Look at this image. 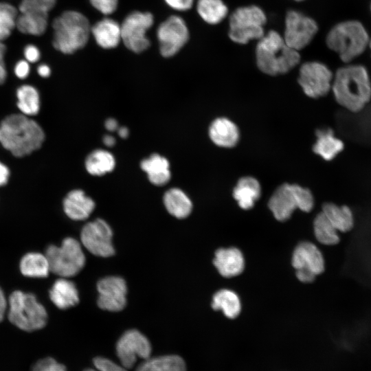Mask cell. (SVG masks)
Instances as JSON below:
<instances>
[{
    "label": "cell",
    "mask_w": 371,
    "mask_h": 371,
    "mask_svg": "<svg viewBox=\"0 0 371 371\" xmlns=\"http://www.w3.org/2000/svg\"><path fill=\"white\" fill-rule=\"evenodd\" d=\"M331 90L336 102L345 109L357 113L371 100V81L366 68L348 65L333 76Z\"/></svg>",
    "instance_id": "6da1fadb"
},
{
    "label": "cell",
    "mask_w": 371,
    "mask_h": 371,
    "mask_svg": "<svg viewBox=\"0 0 371 371\" xmlns=\"http://www.w3.org/2000/svg\"><path fill=\"white\" fill-rule=\"evenodd\" d=\"M44 139L40 125L24 115H10L0 124V143L15 157H23L38 150Z\"/></svg>",
    "instance_id": "7a4b0ae2"
},
{
    "label": "cell",
    "mask_w": 371,
    "mask_h": 371,
    "mask_svg": "<svg viewBox=\"0 0 371 371\" xmlns=\"http://www.w3.org/2000/svg\"><path fill=\"white\" fill-rule=\"evenodd\" d=\"M256 60L262 72L278 76L289 72L297 65L300 56L277 32L271 30L259 39L256 48Z\"/></svg>",
    "instance_id": "3957f363"
},
{
    "label": "cell",
    "mask_w": 371,
    "mask_h": 371,
    "mask_svg": "<svg viewBox=\"0 0 371 371\" xmlns=\"http://www.w3.org/2000/svg\"><path fill=\"white\" fill-rule=\"evenodd\" d=\"M54 48L66 54H73L87 43L91 33L89 20L77 11H65L52 23Z\"/></svg>",
    "instance_id": "277c9868"
},
{
    "label": "cell",
    "mask_w": 371,
    "mask_h": 371,
    "mask_svg": "<svg viewBox=\"0 0 371 371\" xmlns=\"http://www.w3.org/2000/svg\"><path fill=\"white\" fill-rule=\"evenodd\" d=\"M368 34L358 21L341 22L328 33L326 45L336 52L345 63H349L359 56L369 44Z\"/></svg>",
    "instance_id": "5b68a950"
},
{
    "label": "cell",
    "mask_w": 371,
    "mask_h": 371,
    "mask_svg": "<svg viewBox=\"0 0 371 371\" xmlns=\"http://www.w3.org/2000/svg\"><path fill=\"white\" fill-rule=\"evenodd\" d=\"M8 317L14 326L28 332L43 328L47 321V311L36 296L21 291L10 295Z\"/></svg>",
    "instance_id": "8992f818"
},
{
    "label": "cell",
    "mask_w": 371,
    "mask_h": 371,
    "mask_svg": "<svg viewBox=\"0 0 371 371\" xmlns=\"http://www.w3.org/2000/svg\"><path fill=\"white\" fill-rule=\"evenodd\" d=\"M268 206L275 218L285 221L295 210L309 212L314 206V198L309 189L295 183H283L271 196Z\"/></svg>",
    "instance_id": "52a82bcc"
},
{
    "label": "cell",
    "mask_w": 371,
    "mask_h": 371,
    "mask_svg": "<svg viewBox=\"0 0 371 371\" xmlns=\"http://www.w3.org/2000/svg\"><path fill=\"white\" fill-rule=\"evenodd\" d=\"M266 16L256 5L240 7L229 17L228 35L234 43L246 44L253 39H260L264 35Z\"/></svg>",
    "instance_id": "ba28073f"
},
{
    "label": "cell",
    "mask_w": 371,
    "mask_h": 371,
    "mask_svg": "<svg viewBox=\"0 0 371 371\" xmlns=\"http://www.w3.org/2000/svg\"><path fill=\"white\" fill-rule=\"evenodd\" d=\"M45 255L50 271L62 278L76 275L85 264V256L80 244L71 237L65 238L60 246L49 245Z\"/></svg>",
    "instance_id": "9c48e42d"
},
{
    "label": "cell",
    "mask_w": 371,
    "mask_h": 371,
    "mask_svg": "<svg viewBox=\"0 0 371 371\" xmlns=\"http://www.w3.org/2000/svg\"><path fill=\"white\" fill-rule=\"evenodd\" d=\"M153 24V16L150 12L135 11L123 21L121 27V40L131 51L140 53L150 46L146 32Z\"/></svg>",
    "instance_id": "30bf717a"
},
{
    "label": "cell",
    "mask_w": 371,
    "mask_h": 371,
    "mask_svg": "<svg viewBox=\"0 0 371 371\" xmlns=\"http://www.w3.org/2000/svg\"><path fill=\"white\" fill-rule=\"evenodd\" d=\"M333 80V74L326 65L311 61L302 65L297 81L308 97L318 98L331 90Z\"/></svg>",
    "instance_id": "8fae6325"
},
{
    "label": "cell",
    "mask_w": 371,
    "mask_h": 371,
    "mask_svg": "<svg viewBox=\"0 0 371 371\" xmlns=\"http://www.w3.org/2000/svg\"><path fill=\"white\" fill-rule=\"evenodd\" d=\"M297 278L304 283L315 280L324 271V259L315 245L304 241L295 248L291 260Z\"/></svg>",
    "instance_id": "7c38bea8"
},
{
    "label": "cell",
    "mask_w": 371,
    "mask_h": 371,
    "mask_svg": "<svg viewBox=\"0 0 371 371\" xmlns=\"http://www.w3.org/2000/svg\"><path fill=\"white\" fill-rule=\"evenodd\" d=\"M317 30V25L313 19L291 10L286 16L283 38L289 47L299 51L310 43Z\"/></svg>",
    "instance_id": "4fadbf2b"
},
{
    "label": "cell",
    "mask_w": 371,
    "mask_h": 371,
    "mask_svg": "<svg viewBox=\"0 0 371 371\" xmlns=\"http://www.w3.org/2000/svg\"><path fill=\"white\" fill-rule=\"evenodd\" d=\"M112 237L110 226L100 218L87 223L80 234L83 246L91 254L100 257H109L115 254Z\"/></svg>",
    "instance_id": "5bb4252c"
},
{
    "label": "cell",
    "mask_w": 371,
    "mask_h": 371,
    "mask_svg": "<svg viewBox=\"0 0 371 371\" xmlns=\"http://www.w3.org/2000/svg\"><path fill=\"white\" fill-rule=\"evenodd\" d=\"M157 38L161 54L164 57L175 55L187 43L189 32L184 20L171 16L157 28Z\"/></svg>",
    "instance_id": "9a60e30c"
},
{
    "label": "cell",
    "mask_w": 371,
    "mask_h": 371,
    "mask_svg": "<svg viewBox=\"0 0 371 371\" xmlns=\"http://www.w3.org/2000/svg\"><path fill=\"white\" fill-rule=\"evenodd\" d=\"M150 354L151 345L149 340L135 329L126 331L116 344V355L121 365L125 368H132L138 357L148 359Z\"/></svg>",
    "instance_id": "2e32d148"
},
{
    "label": "cell",
    "mask_w": 371,
    "mask_h": 371,
    "mask_svg": "<svg viewBox=\"0 0 371 371\" xmlns=\"http://www.w3.org/2000/svg\"><path fill=\"white\" fill-rule=\"evenodd\" d=\"M98 305L105 311H120L126 304L127 286L125 280L118 276L100 280L97 284Z\"/></svg>",
    "instance_id": "e0dca14e"
},
{
    "label": "cell",
    "mask_w": 371,
    "mask_h": 371,
    "mask_svg": "<svg viewBox=\"0 0 371 371\" xmlns=\"http://www.w3.org/2000/svg\"><path fill=\"white\" fill-rule=\"evenodd\" d=\"M19 10L16 27L21 33L34 36L45 33L48 24L47 12L36 8L30 0H22Z\"/></svg>",
    "instance_id": "ac0fdd59"
},
{
    "label": "cell",
    "mask_w": 371,
    "mask_h": 371,
    "mask_svg": "<svg viewBox=\"0 0 371 371\" xmlns=\"http://www.w3.org/2000/svg\"><path fill=\"white\" fill-rule=\"evenodd\" d=\"M213 263L218 273L225 278H232L240 274L245 267L243 254L236 247L217 249Z\"/></svg>",
    "instance_id": "d6986e66"
},
{
    "label": "cell",
    "mask_w": 371,
    "mask_h": 371,
    "mask_svg": "<svg viewBox=\"0 0 371 371\" xmlns=\"http://www.w3.org/2000/svg\"><path fill=\"white\" fill-rule=\"evenodd\" d=\"M208 134L211 141L222 148L234 147L240 138L237 125L224 117L216 118L212 121L209 127Z\"/></svg>",
    "instance_id": "ffe728a7"
},
{
    "label": "cell",
    "mask_w": 371,
    "mask_h": 371,
    "mask_svg": "<svg viewBox=\"0 0 371 371\" xmlns=\"http://www.w3.org/2000/svg\"><path fill=\"white\" fill-rule=\"evenodd\" d=\"M95 208L94 201L81 190L69 192L63 201V210L71 219H87Z\"/></svg>",
    "instance_id": "44dd1931"
},
{
    "label": "cell",
    "mask_w": 371,
    "mask_h": 371,
    "mask_svg": "<svg viewBox=\"0 0 371 371\" xmlns=\"http://www.w3.org/2000/svg\"><path fill=\"white\" fill-rule=\"evenodd\" d=\"M261 194L259 181L251 176L240 178L233 189L232 195L241 209L249 210Z\"/></svg>",
    "instance_id": "7402d4cb"
},
{
    "label": "cell",
    "mask_w": 371,
    "mask_h": 371,
    "mask_svg": "<svg viewBox=\"0 0 371 371\" xmlns=\"http://www.w3.org/2000/svg\"><path fill=\"white\" fill-rule=\"evenodd\" d=\"M313 152L326 161L333 160L344 147L343 142L337 138L330 128L317 129Z\"/></svg>",
    "instance_id": "603a6c76"
},
{
    "label": "cell",
    "mask_w": 371,
    "mask_h": 371,
    "mask_svg": "<svg viewBox=\"0 0 371 371\" xmlns=\"http://www.w3.org/2000/svg\"><path fill=\"white\" fill-rule=\"evenodd\" d=\"M97 44L102 48H114L121 40V27L119 23L109 18L98 21L91 27Z\"/></svg>",
    "instance_id": "cb8c5ba5"
},
{
    "label": "cell",
    "mask_w": 371,
    "mask_h": 371,
    "mask_svg": "<svg viewBox=\"0 0 371 371\" xmlns=\"http://www.w3.org/2000/svg\"><path fill=\"white\" fill-rule=\"evenodd\" d=\"M49 297L54 304L60 309H67L79 302L78 292L75 284L63 278L57 280L49 290Z\"/></svg>",
    "instance_id": "d4e9b609"
},
{
    "label": "cell",
    "mask_w": 371,
    "mask_h": 371,
    "mask_svg": "<svg viewBox=\"0 0 371 371\" xmlns=\"http://www.w3.org/2000/svg\"><path fill=\"white\" fill-rule=\"evenodd\" d=\"M140 166L147 173L149 181L155 186H164L170 179V164L167 159L158 154L144 159Z\"/></svg>",
    "instance_id": "484cf974"
},
{
    "label": "cell",
    "mask_w": 371,
    "mask_h": 371,
    "mask_svg": "<svg viewBox=\"0 0 371 371\" xmlns=\"http://www.w3.org/2000/svg\"><path fill=\"white\" fill-rule=\"evenodd\" d=\"M164 203L170 214L177 218H184L190 215L192 203L186 194L179 188H171L164 196Z\"/></svg>",
    "instance_id": "4316f807"
},
{
    "label": "cell",
    "mask_w": 371,
    "mask_h": 371,
    "mask_svg": "<svg viewBox=\"0 0 371 371\" xmlns=\"http://www.w3.org/2000/svg\"><path fill=\"white\" fill-rule=\"evenodd\" d=\"M322 212L337 231L347 232L354 226V218L351 210L347 205L339 206L333 203H325Z\"/></svg>",
    "instance_id": "83f0119b"
},
{
    "label": "cell",
    "mask_w": 371,
    "mask_h": 371,
    "mask_svg": "<svg viewBox=\"0 0 371 371\" xmlns=\"http://www.w3.org/2000/svg\"><path fill=\"white\" fill-rule=\"evenodd\" d=\"M212 308L221 310L227 318H236L241 311V303L238 295L229 289H221L212 297Z\"/></svg>",
    "instance_id": "f1b7e54d"
},
{
    "label": "cell",
    "mask_w": 371,
    "mask_h": 371,
    "mask_svg": "<svg viewBox=\"0 0 371 371\" xmlns=\"http://www.w3.org/2000/svg\"><path fill=\"white\" fill-rule=\"evenodd\" d=\"M19 268L21 273L29 278H45L50 271L47 257L38 252L26 254L20 261Z\"/></svg>",
    "instance_id": "f546056e"
},
{
    "label": "cell",
    "mask_w": 371,
    "mask_h": 371,
    "mask_svg": "<svg viewBox=\"0 0 371 371\" xmlns=\"http://www.w3.org/2000/svg\"><path fill=\"white\" fill-rule=\"evenodd\" d=\"M115 166L114 157L104 150H95L85 160V167L91 175L101 176L111 172Z\"/></svg>",
    "instance_id": "4dcf8cb0"
},
{
    "label": "cell",
    "mask_w": 371,
    "mask_h": 371,
    "mask_svg": "<svg viewBox=\"0 0 371 371\" xmlns=\"http://www.w3.org/2000/svg\"><path fill=\"white\" fill-rule=\"evenodd\" d=\"M197 12L205 22L216 24L227 16L228 9L222 0H199Z\"/></svg>",
    "instance_id": "1f68e13d"
},
{
    "label": "cell",
    "mask_w": 371,
    "mask_h": 371,
    "mask_svg": "<svg viewBox=\"0 0 371 371\" xmlns=\"http://www.w3.org/2000/svg\"><path fill=\"white\" fill-rule=\"evenodd\" d=\"M313 229L316 239L325 245H335L340 239L337 230L321 211L313 221Z\"/></svg>",
    "instance_id": "d6a6232c"
},
{
    "label": "cell",
    "mask_w": 371,
    "mask_h": 371,
    "mask_svg": "<svg viewBox=\"0 0 371 371\" xmlns=\"http://www.w3.org/2000/svg\"><path fill=\"white\" fill-rule=\"evenodd\" d=\"M17 106L26 115L38 113L40 109V98L37 90L30 85H23L17 90Z\"/></svg>",
    "instance_id": "836d02e7"
},
{
    "label": "cell",
    "mask_w": 371,
    "mask_h": 371,
    "mask_svg": "<svg viewBox=\"0 0 371 371\" xmlns=\"http://www.w3.org/2000/svg\"><path fill=\"white\" fill-rule=\"evenodd\" d=\"M18 11L12 4L0 2V41L8 38L16 27Z\"/></svg>",
    "instance_id": "e575fe53"
},
{
    "label": "cell",
    "mask_w": 371,
    "mask_h": 371,
    "mask_svg": "<svg viewBox=\"0 0 371 371\" xmlns=\"http://www.w3.org/2000/svg\"><path fill=\"white\" fill-rule=\"evenodd\" d=\"M157 371H186V365L182 357L168 355L146 359Z\"/></svg>",
    "instance_id": "d590c367"
},
{
    "label": "cell",
    "mask_w": 371,
    "mask_h": 371,
    "mask_svg": "<svg viewBox=\"0 0 371 371\" xmlns=\"http://www.w3.org/2000/svg\"><path fill=\"white\" fill-rule=\"evenodd\" d=\"M32 371H67L63 364L51 357L38 361L33 366Z\"/></svg>",
    "instance_id": "8d00e7d4"
},
{
    "label": "cell",
    "mask_w": 371,
    "mask_h": 371,
    "mask_svg": "<svg viewBox=\"0 0 371 371\" xmlns=\"http://www.w3.org/2000/svg\"><path fill=\"white\" fill-rule=\"evenodd\" d=\"M93 365L98 371H126L122 366L103 357L94 358Z\"/></svg>",
    "instance_id": "74e56055"
},
{
    "label": "cell",
    "mask_w": 371,
    "mask_h": 371,
    "mask_svg": "<svg viewBox=\"0 0 371 371\" xmlns=\"http://www.w3.org/2000/svg\"><path fill=\"white\" fill-rule=\"evenodd\" d=\"M91 5L104 14H110L115 11L118 0H89Z\"/></svg>",
    "instance_id": "f35d334b"
},
{
    "label": "cell",
    "mask_w": 371,
    "mask_h": 371,
    "mask_svg": "<svg viewBox=\"0 0 371 371\" xmlns=\"http://www.w3.org/2000/svg\"><path fill=\"white\" fill-rule=\"evenodd\" d=\"M24 56L27 62L35 63L40 58L39 49L34 45H27L24 48Z\"/></svg>",
    "instance_id": "ab89813d"
},
{
    "label": "cell",
    "mask_w": 371,
    "mask_h": 371,
    "mask_svg": "<svg viewBox=\"0 0 371 371\" xmlns=\"http://www.w3.org/2000/svg\"><path fill=\"white\" fill-rule=\"evenodd\" d=\"M165 1L171 8L180 11L189 10L193 4V0H165Z\"/></svg>",
    "instance_id": "60d3db41"
},
{
    "label": "cell",
    "mask_w": 371,
    "mask_h": 371,
    "mask_svg": "<svg viewBox=\"0 0 371 371\" xmlns=\"http://www.w3.org/2000/svg\"><path fill=\"white\" fill-rule=\"evenodd\" d=\"M30 69V65L27 61L20 60L15 65L14 74L18 78L23 79L29 75Z\"/></svg>",
    "instance_id": "b9f144b4"
},
{
    "label": "cell",
    "mask_w": 371,
    "mask_h": 371,
    "mask_svg": "<svg viewBox=\"0 0 371 371\" xmlns=\"http://www.w3.org/2000/svg\"><path fill=\"white\" fill-rule=\"evenodd\" d=\"M36 8L49 12L55 6L56 0H30Z\"/></svg>",
    "instance_id": "7bdbcfd3"
},
{
    "label": "cell",
    "mask_w": 371,
    "mask_h": 371,
    "mask_svg": "<svg viewBox=\"0 0 371 371\" xmlns=\"http://www.w3.org/2000/svg\"><path fill=\"white\" fill-rule=\"evenodd\" d=\"M6 51L5 45L0 41V85L3 84L6 78V69L4 63V55Z\"/></svg>",
    "instance_id": "ee69618b"
},
{
    "label": "cell",
    "mask_w": 371,
    "mask_h": 371,
    "mask_svg": "<svg viewBox=\"0 0 371 371\" xmlns=\"http://www.w3.org/2000/svg\"><path fill=\"white\" fill-rule=\"evenodd\" d=\"M9 175L10 172L8 167L0 162V187L7 183Z\"/></svg>",
    "instance_id": "f6af8a7d"
},
{
    "label": "cell",
    "mask_w": 371,
    "mask_h": 371,
    "mask_svg": "<svg viewBox=\"0 0 371 371\" xmlns=\"http://www.w3.org/2000/svg\"><path fill=\"white\" fill-rule=\"evenodd\" d=\"M7 309V301L2 289L0 288V322L3 320Z\"/></svg>",
    "instance_id": "bcb514c9"
},
{
    "label": "cell",
    "mask_w": 371,
    "mask_h": 371,
    "mask_svg": "<svg viewBox=\"0 0 371 371\" xmlns=\"http://www.w3.org/2000/svg\"><path fill=\"white\" fill-rule=\"evenodd\" d=\"M37 72L41 77L47 78L50 75L51 70L47 65L42 64L38 67Z\"/></svg>",
    "instance_id": "7dc6e473"
},
{
    "label": "cell",
    "mask_w": 371,
    "mask_h": 371,
    "mask_svg": "<svg viewBox=\"0 0 371 371\" xmlns=\"http://www.w3.org/2000/svg\"><path fill=\"white\" fill-rule=\"evenodd\" d=\"M105 127L109 131H114L117 130L118 124L117 122L113 118H109L105 122Z\"/></svg>",
    "instance_id": "c3c4849f"
},
{
    "label": "cell",
    "mask_w": 371,
    "mask_h": 371,
    "mask_svg": "<svg viewBox=\"0 0 371 371\" xmlns=\"http://www.w3.org/2000/svg\"><path fill=\"white\" fill-rule=\"evenodd\" d=\"M136 371H157L154 368L149 362L146 359L143 363L139 364L136 369Z\"/></svg>",
    "instance_id": "681fc988"
},
{
    "label": "cell",
    "mask_w": 371,
    "mask_h": 371,
    "mask_svg": "<svg viewBox=\"0 0 371 371\" xmlns=\"http://www.w3.org/2000/svg\"><path fill=\"white\" fill-rule=\"evenodd\" d=\"M103 142L106 146L111 147L115 144V139L113 136L105 135L103 137Z\"/></svg>",
    "instance_id": "f907efd6"
},
{
    "label": "cell",
    "mask_w": 371,
    "mask_h": 371,
    "mask_svg": "<svg viewBox=\"0 0 371 371\" xmlns=\"http://www.w3.org/2000/svg\"><path fill=\"white\" fill-rule=\"evenodd\" d=\"M118 135L122 138H126L128 135L129 131L126 127L122 126L117 128Z\"/></svg>",
    "instance_id": "816d5d0a"
},
{
    "label": "cell",
    "mask_w": 371,
    "mask_h": 371,
    "mask_svg": "<svg viewBox=\"0 0 371 371\" xmlns=\"http://www.w3.org/2000/svg\"><path fill=\"white\" fill-rule=\"evenodd\" d=\"M84 371H98V370L93 368H87Z\"/></svg>",
    "instance_id": "f5cc1de1"
},
{
    "label": "cell",
    "mask_w": 371,
    "mask_h": 371,
    "mask_svg": "<svg viewBox=\"0 0 371 371\" xmlns=\"http://www.w3.org/2000/svg\"><path fill=\"white\" fill-rule=\"evenodd\" d=\"M368 45H369V46H370V49H371V40H370L369 44H368Z\"/></svg>",
    "instance_id": "db71d44e"
},
{
    "label": "cell",
    "mask_w": 371,
    "mask_h": 371,
    "mask_svg": "<svg viewBox=\"0 0 371 371\" xmlns=\"http://www.w3.org/2000/svg\"><path fill=\"white\" fill-rule=\"evenodd\" d=\"M295 1H303V0H295Z\"/></svg>",
    "instance_id": "11a10c76"
}]
</instances>
